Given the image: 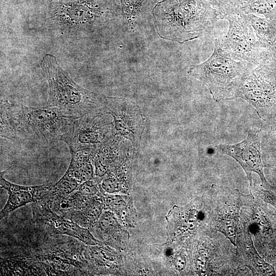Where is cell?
Instances as JSON below:
<instances>
[{"label": "cell", "instance_id": "obj_28", "mask_svg": "<svg viewBox=\"0 0 276 276\" xmlns=\"http://www.w3.org/2000/svg\"><path fill=\"white\" fill-rule=\"evenodd\" d=\"M54 1H58V0H54Z\"/></svg>", "mask_w": 276, "mask_h": 276}, {"label": "cell", "instance_id": "obj_4", "mask_svg": "<svg viewBox=\"0 0 276 276\" xmlns=\"http://www.w3.org/2000/svg\"><path fill=\"white\" fill-rule=\"evenodd\" d=\"M254 67L233 58L216 38L212 55L202 63L191 65L188 74L203 83L219 102L237 99L244 78Z\"/></svg>", "mask_w": 276, "mask_h": 276}, {"label": "cell", "instance_id": "obj_1", "mask_svg": "<svg viewBox=\"0 0 276 276\" xmlns=\"http://www.w3.org/2000/svg\"><path fill=\"white\" fill-rule=\"evenodd\" d=\"M74 119L55 107H28L2 102L1 136L49 146L61 141Z\"/></svg>", "mask_w": 276, "mask_h": 276}, {"label": "cell", "instance_id": "obj_18", "mask_svg": "<svg viewBox=\"0 0 276 276\" xmlns=\"http://www.w3.org/2000/svg\"><path fill=\"white\" fill-rule=\"evenodd\" d=\"M261 145L262 159L267 166L276 169V126L264 130Z\"/></svg>", "mask_w": 276, "mask_h": 276}, {"label": "cell", "instance_id": "obj_10", "mask_svg": "<svg viewBox=\"0 0 276 276\" xmlns=\"http://www.w3.org/2000/svg\"><path fill=\"white\" fill-rule=\"evenodd\" d=\"M100 114H88L73 120L61 141L71 153L96 149L105 140L110 132V124Z\"/></svg>", "mask_w": 276, "mask_h": 276}, {"label": "cell", "instance_id": "obj_20", "mask_svg": "<svg viewBox=\"0 0 276 276\" xmlns=\"http://www.w3.org/2000/svg\"><path fill=\"white\" fill-rule=\"evenodd\" d=\"M216 11L218 19L243 12L250 0H206Z\"/></svg>", "mask_w": 276, "mask_h": 276}, {"label": "cell", "instance_id": "obj_14", "mask_svg": "<svg viewBox=\"0 0 276 276\" xmlns=\"http://www.w3.org/2000/svg\"><path fill=\"white\" fill-rule=\"evenodd\" d=\"M168 225L169 238L173 240L192 234L201 220L198 211L191 206L179 208L176 206L170 212Z\"/></svg>", "mask_w": 276, "mask_h": 276}, {"label": "cell", "instance_id": "obj_3", "mask_svg": "<svg viewBox=\"0 0 276 276\" xmlns=\"http://www.w3.org/2000/svg\"><path fill=\"white\" fill-rule=\"evenodd\" d=\"M41 66L49 84L48 106L57 108L74 119L88 114H100L107 110V97L76 83L61 68L53 55L46 54Z\"/></svg>", "mask_w": 276, "mask_h": 276}, {"label": "cell", "instance_id": "obj_25", "mask_svg": "<svg viewBox=\"0 0 276 276\" xmlns=\"http://www.w3.org/2000/svg\"><path fill=\"white\" fill-rule=\"evenodd\" d=\"M76 191L82 195L93 197L98 194L99 188L97 183L91 179L81 183Z\"/></svg>", "mask_w": 276, "mask_h": 276}, {"label": "cell", "instance_id": "obj_27", "mask_svg": "<svg viewBox=\"0 0 276 276\" xmlns=\"http://www.w3.org/2000/svg\"><path fill=\"white\" fill-rule=\"evenodd\" d=\"M58 1H74V0H58Z\"/></svg>", "mask_w": 276, "mask_h": 276}, {"label": "cell", "instance_id": "obj_23", "mask_svg": "<svg viewBox=\"0 0 276 276\" xmlns=\"http://www.w3.org/2000/svg\"><path fill=\"white\" fill-rule=\"evenodd\" d=\"M250 194L267 204L272 205L276 209V193L271 190L264 188L262 186L252 185L249 187Z\"/></svg>", "mask_w": 276, "mask_h": 276}, {"label": "cell", "instance_id": "obj_24", "mask_svg": "<svg viewBox=\"0 0 276 276\" xmlns=\"http://www.w3.org/2000/svg\"><path fill=\"white\" fill-rule=\"evenodd\" d=\"M101 187L103 190L106 193L112 194L121 191L122 185L121 181L117 178L109 176L104 178L101 183Z\"/></svg>", "mask_w": 276, "mask_h": 276}, {"label": "cell", "instance_id": "obj_26", "mask_svg": "<svg viewBox=\"0 0 276 276\" xmlns=\"http://www.w3.org/2000/svg\"><path fill=\"white\" fill-rule=\"evenodd\" d=\"M186 265V258L183 255L180 254L178 255L174 261L175 268L179 271L184 269Z\"/></svg>", "mask_w": 276, "mask_h": 276}, {"label": "cell", "instance_id": "obj_17", "mask_svg": "<svg viewBox=\"0 0 276 276\" xmlns=\"http://www.w3.org/2000/svg\"><path fill=\"white\" fill-rule=\"evenodd\" d=\"M104 204L112 211L117 217L126 223H130L129 217L133 215V210L130 198L125 196L104 194Z\"/></svg>", "mask_w": 276, "mask_h": 276}, {"label": "cell", "instance_id": "obj_11", "mask_svg": "<svg viewBox=\"0 0 276 276\" xmlns=\"http://www.w3.org/2000/svg\"><path fill=\"white\" fill-rule=\"evenodd\" d=\"M33 203L34 222L51 235L62 234L71 236L88 245L101 243L88 228L56 213L45 201Z\"/></svg>", "mask_w": 276, "mask_h": 276}, {"label": "cell", "instance_id": "obj_12", "mask_svg": "<svg viewBox=\"0 0 276 276\" xmlns=\"http://www.w3.org/2000/svg\"><path fill=\"white\" fill-rule=\"evenodd\" d=\"M4 172L1 173L0 186L8 192V198L5 205L1 211V220L28 203H36L44 199L53 183L34 186L18 185L7 180L4 177Z\"/></svg>", "mask_w": 276, "mask_h": 276}, {"label": "cell", "instance_id": "obj_16", "mask_svg": "<svg viewBox=\"0 0 276 276\" xmlns=\"http://www.w3.org/2000/svg\"><path fill=\"white\" fill-rule=\"evenodd\" d=\"M104 206L103 201L93 196L80 209L68 211L62 216L88 228L97 223L103 212Z\"/></svg>", "mask_w": 276, "mask_h": 276}, {"label": "cell", "instance_id": "obj_7", "mask_svg": "<svg viewBox=\"0 0 276 276\" xmlns=\"http://www.w3.org/2000/svg\"><path fill=\"white\" fill-rule=\"evenodd\" d=\"M227 32L218 38L222 49L236 60L257 66L262 57L263 44L257 37L245 13L229 16Z\"/></svg>", "mask_w": 276, "mask_h": 276}, {"label": "cell", "instance_id": "obj_15", "mask_svg": "<svg viewBox=\"0 0 276 276\" xmlns=\"http://www.w3.org/2000/svg\"><path fill=\"white\" fill-rule=\"evenodd\" d=\"M96 153L95 149L79 150L71 153V162L66 172L80 183L93 179L95 168L91 161Z\"/></svg>", "mask_w": 276, "mask_h": 276}, {"label": "cell", "instance_id": "obj_6", "mask_svg": "<svg viewBox=\"0 0 276 276\" xmlns=\"http://www.w3.org/2000/svg\"><path fill=\"white\" fill-rule=\"evenodd\" d=\"M210 193L212 228L223 234L236 246L241 209L247 205L251 195L214 184L211 186Z\"/></svg>", "mask_w": 276, "mask_h": 276}, {"label": "cell", "instance_id": "obj_22", "mask_svg": "<svg viewBox=\"0 0 276 276\" xmlns=\"http://www.w3.org/2000/svg\"><path fill=\"white\" fill-rule=\"evenodd\" d=\"M97 223L100 229L104 233L108 234L117 232L121 228L117 217L110 210L103 212Z\"/></svg>", "mask_w": 276, "mask_h": 276}, {"label": "cell", "instance_id": "obj_9", "mask_svg": "<svg viewBox=\"0 0 276 276\" xmlns=\"http://www.w3.org/2000/svg\"><path fill=\"white\" fill-rule=\"evenodd\" d=\"M261 132L259 129H250L246 137L241 142L232 145L219 144L216 149L218 153L231 157L239 164L246 174L250 187L253 185V172L259 175L264 188L272 190V186L264 173Z\"/></svg>", "mask_w": 276, "mask_h": 276}, {"label": "cell", "instance_id": "obj_21", "mask_svg": "<svg viewBox=\"0 0 276 276\" xmlns=\"http://www.w3.org/2000/svg\"><path fill=\"white\" fill-rule=\"evenodd\" d=\"M243 13L274 17L276 16V0H250Z\"/></svg>", "mask_w": 276, "mask_h": 276}, {"label": "cell", "instance_id": "obj_8", "mask_svg": "<svg viewBox=\"0 0 276 276\" xmlns=\"http://www.w3.org/2000/svg\"><path fill=\"white\" fill-rule=\"evenodd\" d=\"M105 12L92 0L55 1L50 5L47 22L58 29L80 31L99 21Z\"/></svg>", "mask_w": 276, "mask_h": 276}, {"label": "cell", "instance_id": "obj_2", "mask_svg": "<svg viewBox=\"0 0 276 276\" xmlns=\"http://www.w3.org/2000/svg\"><path fill=\"white\" fill-rule=\"evenodd\" d=\"M153 15L158 36L179 43L203 36L218 20L206 0H165L153 9Z\"/></svg>", "mask_w": 276, "mask_h": 276}, {"label": "cell", "instance_id": "obj_5", "mask_svg": "<svg viewBox=\"0 0 276 276\" xmlns=\"http://www.w3.org/2000/svg\"><path fill=\"white\" fill-rule=\"evenodd\" d=\"M237 98L254 106L265 129L276 126V66L261 61L244 78Z\"/></svg>", "mask_w": 276, "mask_h": 276}, {"label": "cell", "instance_id": "obj_13", "mask_svg": "<svg viewBox=\"0 0 276 276\" xmlns=\"http://www.w3.org/2000/svg\"><path fill=\"white\" fill-rule=\"evenodd\" d=\"M237 251L246 266L254 274L260 275H276L274 266L262 258L255 248L248 225L240 217L236 246Z\"/></svg>", "mask_w": 276, "mask_h": 276}, {"label": "cell", "instance_id": "obj_19", "mask_svg": "<svg viewBox=\"0 0 276 276\" xmlns=\"http://www.w3.org/2000/svg\"><path fill=\"white\" fill-rule=\"evenodd\" d=\"M245 15L257 37L263 44L273 40L276 37V25L253 14Z\"/></svg>", "mask_w": 276, "mask_h": 276}]
</instances>
